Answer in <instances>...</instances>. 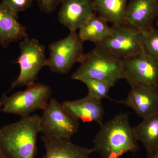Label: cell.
<instances>
[{"instance_id": "1", "label": "cell", "mask_w": 158, "mask_h": 158, "mask_svg": "<svg viewBox=\"0 0 158 158\" xmlns=\"http://www.w3.org/2000/svg\"><path fill=\"white\" fill-rule=\"evenodd\" d=\"M100 126L92 148L101 158H120L125 154L138 152V141L130 123L129 113H119Z\"/></svg>"}, {"instance_id": "2", "label": "cell", "mask_w": 158, "mask_h": 158, "mask_svg": "<svg viewBox=\"0 0 158 158\" xmlns=\"http://www.w3.org/2000/svg\"><path fill=\"white\" fill-rule=\"evenodd\" d=\"M40 116L29 115L0 128V150L7 158H35Z\"/></svg>"}, {"instance_id": "3", "label": "cell", "mask_w": 158, "mask_h": 158, "mask_svg": "<svg viewBox=\"0 0 158 158\" xmlns=\"http://www.w3.org/2000/svg\"><path fill=\"white\" fill-rule=\"evenodd\" d=\"M77 70L71 78L96 79L113 87L122 79L123 59L96 46L90 52L83 54Z\"/></svg>"}, {"instance_id": "4", "label": "cell", "mask_w": 158, "mask_h": 158, "mask_svg": "<svg viewBox=\"0 0 158 158\" xmlns=\"http://www.w3.org/2000/svg\"><path fill=\"white\" fill-rule=\"evenodd\" d=\"M52 89L43 83H34L25 90L9 96L3 95L2 112L24 117L37 110H43L52 95Z\"/></svg>"}, {"instance_id": "5", "label": "cell", "mask_w": 158, "mask_h": 158, "mask_svg": "<svg viewBox=\"0 0 158 158\" xmlns=\"http://www.w3.org/2000/svg\"><path fill=\"white\" fill-rule=\"evenodd\" d=\"M19 47L20 55L15 63L19 64L20 73L9 90L19 86L33 85L40 70L47 66L45 48L37 39L26 37L20 43Z\"/></svg>"}, {"instance_id": "6", "label": "cell", "mask_w": 158, "mask_h": 158, "mask_svg": "<svg viewBox=\"0 0 158 158\" xmlns=\"http://www.w3.org/2000/svg\"><path fill=\"white\" fill-rule=\"evenodd\" d=\"M84 42L77 31H72L65 38L52 43L48 46L47 66L52 72L68 73L84 54Z\"/></svg>"}, {"instance_id": "7", "label": "cell", "mask_w": 158, "mask_h": 158, "mask_svg": "<svg viewBox=\"0 0 158 158\" xmlns=\"http://www.w3.org/2000/svg\"><path fill=\"white\" fill-rule=\"evenodd\" d=\"M40 119V132L45 135L71 138L77 133L79 122L55 98L49 101Z\"/></svg>"}, {"instance_id": "8", "label": "cell", "mask_w": 158, "mask_h": 158, "mask_svg": "<svg viewBox=\"0 0 158 158\" xmlns=\"http://www.w3.org/2000/svg\"><path fill=\"white\" fill-rule=\"evenodd\" d=\"M111 28V34L96 46L123 59L144 51L140 31L126 24L113 25Z\"/></svg>"}, {"instance_id": "9", "label": "cell", "mask_w": 158, "mask_h": 158, "mask_svg": "<svg viewBox=\"0 0 158 158\" xmlns=\"http://www.w3.org/2000/svg\"><path fill=\"white\" fill-rule=\"evenodd\" d=\"M122 79L131 88L138 85L158 86V60L144 50L123 59Z\"/></svg>"}, {"instance_id": "10", "label": "cell", "mask_w": 158, "mask_h": 158, "mask_svg": "<svg viewBox=\"0 0 158 158\" xmlns=\"http://www.w3.org/2000/svg\"><path fill=\"white\" fill-rule=\"evenodd\" d=\"M116 102L131 108L141 118L151 116L158 113V86L131 87L126 99Z\"/></svg>"}, {"instance_id": "11", "label": "cell", "mask_w": 158, "mask_h": 158, "mask_svg": "<svg viewBox=\"0 0 158 158\" xmlns=\"http://www.w3.org/2000/svg\"><path fill=\"white\" fill-rule=\"evenodd\" d=\"M58 20L70 32L77 31L94 13L92 0H63Z\"/></svg>"}, {"instance_id": "12", "label": "cell", "mask_w": 158, "mask_h": 158, "mask_svg": "<svg viewBox=\"0 0 158 158\" xmlns=\"http://www.w3.org/2000/svg\"><path fill=\"white\" fill-rule=\"evenodd\" d=\"M158 14V0H130L124 24L140 32L153 27Z\"/></svg>"}, {"instance_id": "13", "label": "cell", "mask_w": 158, "mask_h": 158, "mask_svg": "<svg viewBox=\"0 0 158 158\" xmlns=\"http://www.w3.org/2000/svg\"><path fill=\"white\" fill-rule=\"evenodd\" d=\"M62 107L73 118L83 122H95L102 125L104 110L102 101L88 94L75 101H67L62 103Z\"/></svg>"}, {"instance_id": "14", "label": "cell", "mask_w": 158, "mask_h": 158, "mask_svg": "<svg viewBox=\"0 0 158 158\" xmlns=\"http://www.w3.org/2000/svg\"><path fill=\"white\" fill-rule=\"evenodd\" d=\"M45 149L43 158H90L92 148L74 144L69 138L43 135L41 137Z\"/></svg>"}, {"instance_id": "15", "label": "cell", "mask_w": 158, "mask_h": 158, "mask_svg": "<svg viewBox=\"0 0 158 158\" xmlns=\"http://www.w3.org/2000/svg\"><path fill=\"white\" fill-rule=\"evenodd\" d=\"M4 4L0 2V44L4 48L10 44L28 37L27 28L18 21Z\"/></svg>"}, {"instance_id": "16", "label": "cell", "mask_w": 158, "mask_h": 158, "mask_svg": "<svg viewBox=\"0 0 158 158\" xmlns=\"http://www.w3.org/2000/svg\"><path fill=\"white\" fill-rule=\"evenodd\" d=\"M95 12L113 25L124 24L128 0H92Z\"/></svg>"}, {"instance_id": "17", "label": "cell", "mask_w": 158, "mask_h": 158, "mask_svg": "<svg viewBox=\"0 0 158 158\" xmlns=\"http://www.w3.org/2000/svg\"><path fill=\"white\" fill-rule=\"evenodd\" d=\"M108 22L94 13L79 29V37L84 41L98 43L112 33Z\"/></svg>"}, {"instance_id": "18", "label": "cell", "mask_w": 158, "mask_h": 158, "mask_svg": "<svg viewBox=\"0 0 158 158\" xmlns=\"http://www.w3.org/2000/svg\"><path fill=\"white\" fill-rule=\"evenodd\" d=\"M133 130L137 141L149 152L158 144V113L143 118Z\"/></svg>"}, {"instance_id": "19", "label": "cell", "mask_w": 158, "mask_h": 158, "mask_svg": "<svg viewBox=\"0 0 158 158\" xmlns=\"http://www.w3.org/2000/svg\"><path fill=\"white\" fill-rule=\"evenodd\" d=\"M79 81L83 82L87 86L90 96L99 100L108 98V94L111 87L105 82L96 79L82 78Z\"/></svg>"}, {"instance_id": "20", "label": "cell", "mask_w": 158, "mask_h": 158, "mask_svg": "<svg viewBox=\"0 0 158 158\" xmlns=\"http://www.w3.org/2000/svg\"><path fill=\"white\" fill-rule=\"evenodd\" d=\"M141 32L144 51L158 60V28L152 27Z\"/></svg>"}, {"instance_id": "21", "label": "cell", "mask_w": 158, "mask_h": 158, "mask_svg": "<svg viewBox=\"0 0 158 158\" xmlns=\"http://www.w3.org/2000/svg\"><path fill=\"white\" fill-rule=\"evenodd\" d=\"M34 0H2V2L18 17L19 12L25 11L32 6Z\"/></svg>"}, {"instance_id": "22", "label": "cell", "mask_w": 158, "mask_h": 158, "mask_svg": "<svg viewBox=\"0 0 158 158\" xmlns=\"http://www.w3.org/2000/svg\"><path fill=\"white\" fill-rule=\"evenodd\" d=\"M40 10L45 13H52L55 11L63 0H37Z\"/></svg>"}, {"instance_id": "23", "label": "cell", "mask_w": 158, "mask_h": 158, "mask_svg": "<svg viewBox=\"0 0 158 158\" xmlns=\"http://www.w3.org/2000/svg\"><path fill=\"white\" fill-rule=\"evenodd\" d=\"M147 153L146 158H158V144L153 149Z\"/></svg>"}, {"instance_id": "24", "label": "cell", "mask_w": 158, "mask_h": 158, "mask_svg": "<svg viewBox=\"0 0 158 158\" xmlns=\"http://www.w3.org/2000/svg\"><path fill=\"white\" fill-rule=\"evenodd\" d=\"M2 98H0V113L2 112Z\"/></svg>"}, {"instance_id": "25", "label": "cell", "mask_w": 158, "mask_h": 158, "mask_svg": "<svg viewBox=\"0 0 158 158\" xmlns=\"http://www.w3.org/2000/svg\"><path fill=\"white\" fill-rule=\"evenodd\" d=\"M0 158H7L0 150Z\"/></svg>"}, {"instance_id": "26", "label": "cell", "mask_w": 158, "mask_h": 158, "mask_svg": "<svg viewBox=\"0 0 158 158\" xmlns=\"http://www.w3.org/2000/svg\"><path fill=\"white\" fill-rule=\"evenodd\" d=\"M156 24L157 27V28H158V14L157 16L156 19Z\"/></svg>"}]
</instances>
